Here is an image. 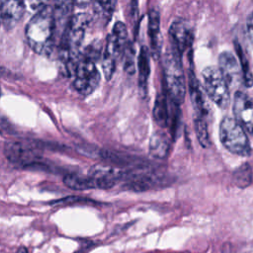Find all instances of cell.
Wrapping results in <instances>:
<instances>
[{
    "mask_svg": "<svg viewBox=\"0 0 253 253\" xmlns=\"http://www.w3.org/2000/svg\"><path fill=\"white\" fill-rule=\"evenodd\" d=\"M30 46L42 54H49L53 47V8L44 6L38 10L26 27Z\"/></svg>",
    "mask_w": 253,
    "mask_h": 253,
    "instance_id": "6da1fadb",
    "label": "cell"
},
{
    "mask_svg": "<svg viewBox=\"0 0 253 253\" xmlns=\"http://www.w3.org/2000/svg\"><path fill=\"white\" fill-rule=\"evenodd\" d=\"M181 55L171 46L163 56V78L167 93L176 106L184 102L186 95V77Z\"/></svg>",
    "mask_w": 253,
    "mask_h": 253,
    "instance_id": "7a4b0ae2",
    "label": "cell"
},
{
    "mask_svg": "<svg viewBox=\"0 0 253 253\" xmlns=\"http://www.w3.org/2000/svg\"><path fill=\"white\" fill-rule=\"evenodd\" d=\"M128 43L127 29L123 22H117L108 36L103 53L102 68L107 80H110L116 70L117 60L124 54Z\"/></svg>",
    "mask_w": 253,
    "mask_h": 253,
    "instance_id": "3957f363",
    "label": "cell"
},
{
    "mask_svg": "<svg viewBox=\"0 0 253 253\" xmlns=\"http://www.w3.org/2000/svg\"><path fill=\"white\" fill-rule=\"evenodd\" d=\"M219 139L221 144L231 153L249 156L251 145L244 128L234 118L225 117L219 124Z\"/></svg>",
    "mask_w": 253,
    "mask_h": 253,
    "instance_id": "277c9868",
    "label": "cell"
},
{
    "mask_svg": "<svg viewBox=\"0 0 253 253\" xmlns=\"http://www.w3.org/2000/svg\"><path fill=\"white\" fill-rule=\"evenodd\" d=\"M203 86L210 99L220 109H226L230 103L229 86L216 66H207L203 72Z\"/></svg>",
    "mask_w": 253,
    "mask_h": 253,
    "instance_id": "5b68a950",
    "label": "cell"
},
{
    "mask_svg": "<svg viewBox=\"0 0 253 253\" xmlns=\"http://www.w3.org/2000/svg\"><path fill=\"white\" fill-rule=\"evenodd\" d=\"M42 143L10 141L4 145V154L9 162L16 166L30 168L41 160Z\"/></svg>",
    "mask_w": 253,
    "mask_h": 253,
    "instance_id": "8992f818",
    "label": "cell"
},
{
    "mask_svg": "<svg viewBox=\"0 0 253 253\" xmlns=\"http://www.w3.org/2000/svg\"><path fill=\"white\" fill-rule=\"evenodd\" d=\"M74 76V88L83 96L94 92L100 83V73L95 65V60L83 53L79 56Z\"/></svg>",
    "mask_w": 253,
    "mask_h": 253,
    "instance_id": "52a82bcc",
    "label": "cell"
},
{
    "mask_svg": "<svg viewBox=\"0 0 253 253\" xmlns=\"http://www.w3.org/2000/svg\"><path fill=\"white\" fill-rule=\"evenodd\" d=\"M126 171L113 165L97 164L90 168L89 176L93 179L95 188L111 189L119 181L124 180Z\"/></svg>",
    "mask_w": 253,
    "mask_h": 253,
    "instance_id": "ba28073f",
    "label": "cell"
},
{
    "mask_svg": "<svg viewBox=\"0 0 253 253\" xmlns=\"http://www.w3.org/2000/svg\"><path fill=\"white\" fill-rule=\"evenodd\" d=\"M233 115L238 124L253 135V101L243 92L236 91L233 97Z\"/></svg>",
    "mask_w": 253,
    "mask_h": 253,
    "instance_id": "9c48e42d",
    "label": "cell"
},
{
    "mask_svg": "<svg viewBox=\"0 0 253 253\" xmlns=\"http://www.w3.org/2000/svg\"><path fill=\"white\" fill-rule=\"evenodd\" d=\"M169 37L171 47L175 49L181 56L192 42V30L189 23L182 19H175L169 28Z\"/></svg>",
    "mask_w": 253,
    "mask_h": 253,
    "instance_id": "30bf717a",
    "label": "cell"
},
{
    "mask_svg": "<svg viewBox=\"0 0 253 253\" xmlns=\"http://www.w3.org/2000/svg\"><path fill=\"white\" fill-rule=\"evenodd\" d=\"M73 2L60 1L56 2L53 8V44L58 47L60 41L68 28L72 18Z\"/></svg>",
    "mask_w": 253,
    "mask_h": 253,
    "instance_id": "8fae6325",
    "label": "cell"
},
{
    "mask_svg": "<svg viewBox=\"0 0 253 253\" xmlns=\"http://www.w3.org/2000/svg\"><path fill=\"white\" fill-rule=\"evenodd\" d=\"M217 68L228 86H238L241 83L243 84L239 60L231 51L225 50L219 54Z\"/></svg>",
    "mask_w": 253,
    "mask_h": 253,
    "instance_id": "7c38bea8",
    "label": "cell"
},
{
    "mask_svg": "<svg viewBox=\"0 0 253 253\" xmlns=\"http://www.w3.org/2000/svg\"><path fill=\"white\" fill-rule=\"evenodd\" d=\"M24 12L25 3L23 1H1V24L6 30L13 29L21 20Z\"/></svg>",
    "mask_w": 253,
    "mask_h": 253,
    "instance_id": "4fadbf2b",
    "label": "cell"
},
{
    "mask_svg": "<svg viewBox=\"0 0 253 253\" xmlns=\"http://www.w3.org/2000/svg\"><path fill=\"white\" fill-rule=\"evenodd\" d=\"M188 87L190 99L195 111V116H206V102L201 90V85L192 69L188 73Z\"/></svg>",
    "mask_w": 253,
    "mask_h": 253,
    "instance_id": "5bb4252c",
    "label": "cell"
},
{
    "mask_svg": "<svg viewBox=\"0 0 253 253\" xmlns=\"http://www.w3.org/2000/svg\"><path fill=\"white\" fill-rule=\"evenodd\" d=\"M148 36L150 40L152 55L158 58L160 55V16L157 9H150L148 14Z\"/></svg>",
    "mask_w": 253,
    "mask_h": 253,
    "instance_id": "9a60e30c",
    "label": "cell"
},
{
    "mask_svg": "<svg viewBox=\"0 0 253 253\" xmlns=\"http://www.w3.org/2000/svg\"><path fill=\"white\" fill-rule=\"evenodd\" d=\"M170 150V136L163 130H156L150 137L149 152L157 159H165Z\"/></svg>",
    "mask_w": 253,
    "mask_h": 253,
    "instance_id": "2e32d148",
    "label": "cell"
},
{
    "mask_svg": "<svg viewBox=\"0 0 253 253\" xmlns=\"http://www.w3.org/2000/svg\"><path fill=\"white\" fill-rule=\"evenodd\" d=\"M137 68H138V87L142 96L147 92V81L150 73L149 66V56L145 46L140 48L138 59H137Z\"/></svg>",
    "mask_w": 253,
    "mask_h": 253,
    "instance_id": "e0dca14e",
    "label": "cell"
},
{
    "mask_svg": "<svg viewBox=\"0 0 253 253\" xmlns=\"http://www.w3.org/2000/svg\"><path fill=\"white\" fill-rule=\"evenodd\" d=\"M153 120L156 123L157 126H159L162 128H165L169 125V109H168V103L166 96L162 93H159L156 96L153 111H152Z\"/></svg>",
    "mask_w": 253,
    "mask_h": 253,
    "instance_id": "ac0fdd59",
    "label": "cell"
},
{
    "mask_svg": "<svg viewBox=\"0 0 253 253\" xmlns=\"http://www.w3.org/2000/svg\"><path fill=\"white\" fill-rule=\"evenodd\" d=\"M63 183L66 187L72 190H88L94 189L95 184L90 176H81L78 174H66L63 177Z\"/></svg>",
    "mask_w": 253,
    "mask_h": 253,
    "instance_id": "d6986e66",
    "label": "cell"
},
{
    "mask_svg": "<svg viewBox=\"0 0 253 253\" xmlns=\"http://www.w3.org/2000/svg\"><path fill=\"white\" fill-rule=\"evenodd\" d=\"M253 180L252 168L248 163H243L233 171V182L238 188H246Z\"/></svg>",
    "mask_w": 253,
    "mask_h": 253,
    "instance_id": "ffe728a7",
    "label": "cell"
},
{
    "mask_svg": "<svg viewBox=\"0 0 253 253\" xmlns=\"http://www.w3.org/2000/svg\"><path fill=\"white\" fill-rule=\"evenodd\" d=\"M194 125H195V131H196V135L199 140V143L204 148H208L211 142H210L208 124L206 122L205 117L195 116Z\"/></svg>",
    "mask_w": 253,
    "mask_h": 253,
    "instance_id": "44dd1931",
    "label": "cell"
},
{
    "mask_svg": "<svg viewBox=\"0 0 253 253\" xmlns=\"http://www.w3.org/2000/svg\"><path fill=\"white\" fill-rule=\"evenodd\" d=\"M236 45V50L237 53L239 54V64L241 67V71H242V79H243V84L246 87H252L253 86V74L250 70V66L248 63V60L245 56V54L243 53L241 47L239 46V44L237 42H235Z\"/></svg>",
    "mask_w": 253,
    "mask_h": 253,
    "instance_id": "7402d4cb",
    "label": "cell"
},
{
    "mask_svg": "<svg viewBox=\"0 0 253 253\" xmlns=\"http://www.w3.org/2000/svg\"><path fill=\"white\" fill-rule=\"evenodd\" d=\"M124 68L128 74H133L135 72L134 65V48L131 42H128L125 51H124Z\"/></svg>",
    "mask_w": 253,
    "mask_h": 253,
    "instance_id": "603a6c76",
    "label": "cell"
},
{
    "mask_svg": "<svg viewBox=\"0 0 253 253\" xmlns=\"http://www.w3.org/2000/svg\"><path fill=\"white\" fill-rule=\"evenodd\" d=\"M96 4L99 6L100 10L105 15H109V16L112 14V12L114 11L115 6H116V2H111V1H109V2H97Z\"/></svg>",
    "mask_w": 253,
    "mask_h": 253,
    "instance_id": "cb8c5ba5",
    "label": "cell"
},
{
    "mask_svg": "<svg viewBox=\"0 0 253 253\" xmlns=\"http://www.w3.org/2000/svg\"><path fill=\"white\" fill-rule=\"evenodd\" d=\"M246 30H247V35L249 38V42L253 47V12H251L247 18L246 22Z\"/></svg>",
    "mask_w": 253,
    "mask_h": 253,
    "instance_id": "d4e9b609",
    "label": "cell"
},
{
    "mask_svg": "<svg viewBox=\"0 0 253 253\" xmlns=\"http://www.w3.org/2000/svg\"><path fill=\"white\" fill-rule=\"evenodd\" d=\"M17 253H28V251H27V249L25 247H21Z\"/></svg>",
    "mask_w": 253,
    "mask_h": 253,
    "instance_id": "484cf974",
    "label": "cell"
},
{
    "mask_svg": "<svg viewBox=\"0 0 253 253\" xmlns=\"http://www.w3.org/2000/svg\"><path fill=\"white\" fill-rule=\"evenodd\" d=\"M0 24H1V1H0Z\"/></svg>",
    "mask_w": 253,
    "mask_h": 253,
    "instance_id": "4316f807",
    "label": "cell"
},
{
    "mask_svg": "<svg viewBox=\"0 0 253 253\" xmlns=\"http://www.w3.org/2000/svg\"><path fill=\"white\" fill-rule=\"evenodd\" d=\"M0 94H1V89H0Z\"/></svg>",
    "mask_w": 253,
    "mask_h": 253,
    "instance_id": "83f0119b",
    "label": "cell"
},
{
    "mask_svg": "<svg viewBox=\"0 0 253 253\" xmlns=\"http://www.w3.org/2000/svg\"><path fill=\"white\" fill-rule=\"evenodd\" d=\"M0 132H1V128H0Z\"/></svg>",
    "mask_w": 253,
    "mask_h": 253,
    "instance_id": "f1b7e54d",
    "label": "cell"
}]
</instances>
